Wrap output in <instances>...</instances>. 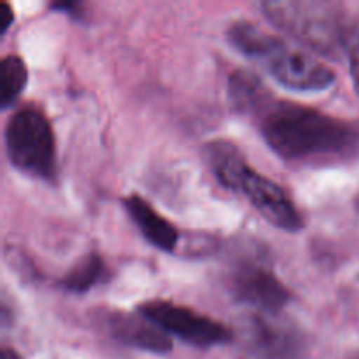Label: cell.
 Masks as SVG:
<instances>
[{
	"label": "cell",
	"instance_id": "18",
	"mask_svg": "<svg viewBox=\"0 0 359 359\" xmlns=\"http://www.w3.org/2000/svg\"><path fill=\"white\" fill-rule=\"evenodd\" d=\"M0 359H21V356L11 347H4L2 353H0Z\"/></svg>",
	"mask_w": 359,
	"mask_h": 359
},
{
	"label": "cell",
	"instance_id": "13",
	"mask_svg": "<svg viewBox=\"0 0 359 359\" xmlns=\"http://www.w3.org/2000/svg\"><path fill=\"white\" fill-rule=\"evenodd\" d=\"M105 279H109V269L104 258L98 252H90L60 277L58 286L67 293L81 294L93 290Z\"/></svg>",
	"mask_w": 359,
	"mask_h": 359
},
{
	"label": "cell",
	"instance_id": "3",
	"mask_svg": "<svg viewBox=\"0 0 359 359\" xmlns=\"http://www.w3.org/2000/svg\"><path fill=\"white\" fill-rule=\"evenodd\" d=\"M262 11L279 30L328 58H346L358 27L340 4L325 0H270L262 4Z\"/></svg>",
	"mask_w": 359,
	"mask_h": 359
},
{
	"label": "cell",
	"instance_id": "7",
	"mask_svg": "<svg viewBox=\"0 0 359 359\" xmlns=\"http://www.w3.org/2000/svg\"><path fill=\"white\" fill-rule=\"evenodd\" d=\"M244 339L252 359H305L307 353L297 326L272 314H252L245 323Z\"/></svg>",
	"mask_w": 359,
	"mask_h": 359
},
{
	"label": "cell",
	"instance_id": "12",
	"mask_svg": "<svg viewBox=\"0 0 359 359\" xmlns=\"http://www.w3.org/2000/svg\"><path fill=\"white\" fill-rule=\"evenodd\" d=\"M205 156L207 161H209L210 170L216 175L217 181L224 188L237 191L242 175L249 168V163L245 161L241 149L235 144L219 139L207 144Z\"/></svg>",
	"mask_w": 359,
	"mask_h": 359
},
{
	"label": "cell",
	"instance_id": "5",
	"mask_svg": "<svg viewBox=\"0 0 359 359\" xmlns=\"http://www.w3.org/2000/svg\"><path fill=\"white\" fill-rule=\"evenodd\" d=\"M137 312L163 330L195 347H214L230 344L233 332L216 319L170 300H149L137 307Z\"/></svg>",
	"mask_w": 359,
	"mask_h": 359
},
{
	"label": "cell",
	"instance_id": "17",
	"mask_svg": "<svg viewBox=\"0 0 359 359\" xmlns=\"http://www.w3.org/2000/svg\"><path fill=\"white\" fill-rule=\"evenodd\" d=\"M14 21V11L9 4H2V21H0V34H6Z\"/></svg>",
	"mask_w": 359,
	"mask_h": 359
},
{
	"label": "cell",
	"instance_id": "19",
	"mask_svg": "<svg viewBox=\"0 0 359 359\" xmlns=\"http://www.w3.org/2000/svg\"><path fill=\"white\" fill-rule=\"evenodd\" d=\"M356 207H358V210H359V196H358V200H356Z\"/></svg>",
	"mask_w": 359,
	"mask_h": 359
},
{
	"label": "cell",
	"instance_id": "15",
	"mask_svg": "<svg viewBox=\"0 0 359 359\" xmlns=\"http://www.w3.org/2000/svg\"><path fill=\"white\" fill-rule=\"evenodd\" d=\"M346 60H347V65H349V72H351V79H353V84H354V90H356V93L359 95V25L349 39V44H347V51H346Z\"/></svg>",
	"mask_w": 359,
	"mask_h": 359
},
{
	"label": "cell",
	"instance_id": "1",
	"mask_svg": "<svg viewBox=\"0 0 359 359\" xmlns=\"http://www.w3.org/2000/svg\"><path fill=\"white\" fill-rule=\"evenodd\" d=\"M259 130L270 149L290 161L340 156L359 149V121L290 102H272L259 116Z\"/></svg>",
	"mask_w": 359,
	"mask_h": 359
},
{
	"label": "cell",
	"instance_id": "10",
	"mask_svg": "<svg viewBox=\"0 0 359 359\" xmlns=\"http://www.w3.org/2000/svg\"><path fill=\"white\" fill-rule=\"evenodd\" d=\"M126 214L135 223L142 237L163 252H174L177 249L181 233L177 228L165 219L147 200L140 195H128L121 200Z\"/></svg>",
	"mask_w": 359,
	"mask_h": 359
},
{
	"label": "cell",
	"instance_id": "2",
	"mask_svg": "<svg viewBox=\"0 0 359 359\" xmlns=\"http://www.w3.org/2000/svg\"><path fill=\"white\" fill-rule=\"evenodd\" d=\"M228 41L237 51L265 69L284 88L302 93L328 90L335 74L319 58L294 42L265 32L256 23L238 20L228 27Z\"/></svg>",
	"mask_w": 359,
	"mask_h": 359
},
{
	"label": "cell",
	"instance_id": "9",
	"mask_svg": "<svg viewBox=\"0 0 359 359\" xmlns=\"http://www.w3.org/2000/svg\"><path fill=\"white\" fill-rule=\"evenodd\" d=\"M97 323L102 328L123 346L133 349L146 351L154 354L170 353L174 344L172 337L167 335L154 323L144 318L135 311V314L123 311H100L97 312Z\"/></svg>",
	"mask_w": 359,
	"mask_h": 359
},
{
	"label": "cell",
	"instance_id": "20",
	"mask_svg": "<svg viewBox=\"0 0 359 359\" xmlns=\"http://www.w3.org/2000/svg\"><path fill=\"white\" fill-rule=\"evenodd\" d=\"M349 359H359V354H356V356H353V358H349Z\"/></svg>",
	"mask_w": 359,
	"mask_h": 359
},
{
	"label": "cell",
	"instance_id": "11",
	"mask_svg": "<svg viewBox=\"0 0 359 359\" xmlns=\"http://www.w3.org/2000/svg\"><path fill=\"white\" fill-rule=\"evenodd\" d=\"M228 98L241 114L262 116L272 104V95L256 74L249 70H235L228 81Z\"/></svg>",
	"mask_w": 359,
	"mask_h": 359
},
{
	"label": "cell",
	"instance_id": "14",
	"mask_svg": "<svg viewBox=\"0 0 359 359\" xmlns=\"http://www.w3.org/2000/svg\"><path fill=\"white\" fill-rule=\"evenodd\" d=\"M28 83V69L16 55H7L0 63V107L7 111L20 98Z\"/></svg>",
	"mask_w": 359,
	"mask_h": 359
},
{
	"label": "cell",
	"instance_id": "8",
	"mask_svg": "<svg viewBox=\"0 0 359 359\" xmlns=\"http://www.w3.org/2000/svg\"><path fill=\"white\" fill-rule=\"evenodd\" d=\"M237 191L244 193L255 209L276 228L290 231V233L304 230V216L290 198V195L276 181L265 177L255 168L249 167L244 172Z\"/></svg>",
	"mask_w": 359,
	"mask_h": 359
},
{
	"label": "cell",
	"instance_id": "6",
	"mask_svg": "<svg viewBox=\"0 0 359 359\" xmlns=\"http://www.w3.org/2000/svg\"><path fill=\"white\" fill-rule=\"evenodd\" d=\"M228 286L235 300L259 314L277 316L293 302V293L286 284L272 270L256 262H244L235 266Z\"/></svg>",
	"mask_w": 359,
	"mask_h": 359
},
{
	"label": "cell",
	"instance_id": "16",
	"mask_svg": "<svg viewBox=\"0 0 359 359\" xmlns=\"http://www.w3.org/2000/svg\"><path fill=\"white\" fill-rule=\"evenodd\" d=\"M53 9L56 11H63L67 13L69 16L77 18V20H83L84 18V6L83 4H77V2H67V4H51Z\"/></svg>",
	"mask_w": 359,
	"mask_h": 359
},
{
	"label": "cell",
	"instance_id": "4",
	"mask_svg": "<svg viewBox=\"0 0 359 359\" xmlns=\"http://www.w3.org/2000/svg\"><path fill=\"white\" fill-rule=\"evenodd\" d=\"M4 142L16 170L46 182L56 181V137L42 109L32 104L18 107L7 119Z\"/></svg>",
	"mask_w": 359,
	"mask_h": 359
}]
</instances>
